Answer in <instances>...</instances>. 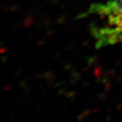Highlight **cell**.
I'll return each instance as SVG.
<instances>
[{"instance_id": "obj_1", "label": "cell", "mask_w": 122, "mask_h": 122, "mask_svg": "<svg viewBox=\"0 0 122 122\" xmlns=\"http://www.w3.org/2000/svg\"><path fill=\"white\" fill-rule=\"evenodd\" d=\"M89 14H96L100 21L92 30L97 47L122 42V0L96 4Z\"/></svg>"}]
</instances>
